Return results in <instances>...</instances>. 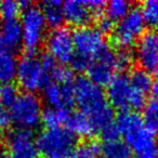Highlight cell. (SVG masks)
Segmentation results:
<instances>
[{"label": "cell", "mask_w": 158, "mask_h": 158, "mask_svg": "<svg viewBox=\"0 0 158 158\" xmlns=\"http://www.w3.org/2000/svg\"><path fill=\"white\" fill-rule=\"evenodd\" d=\"M75 103L80 112L90 118L98 133L114 123V113L102 87L92 82L88 77H78L73 85Z\"/></svg>", "instance_id": "1"}, {"label": "cell", "mask_w": 158, "mask_h": 158, "mask_svg": "<svg viewBox=\"0 0 158 158\" xmlns=\"http://www.w3.org/2000/svg\"><path fill=\"white\" fill-rule=\"evenodd\" d=\"M38 153L42 158H68L77 147V136L67 128H50L36 139Z\"/></svg>", "instance_id": "2"}, {"label": "cell", "mask_w": 158, "mask_h": 158, "mask_svg": "<svg viewBox=\"0 0 158 158\" xmlns=\"http://www.w3.org/2000/svg\"><path fill=\"white\" fill-rule=\"evenodd\" d=\"M106 99L110 105L121 112L139 110L145 105L146 94L135 89L130 82L129 76L125 74L116 75L107 85Z\"/></svg>", "instance_id": "3"}, {"label": "cell", "mask_w": 158, "mask_h": 158, "mask_svg": "<svg viewBox=\"0 0 158 158\" xmlns=\"http://www.w3.org/2000/svg\"><path fill=\"white\" fill-rule=\"evenodd\" d=\"M41 102L35 93H21L9 107L10 120L22 130L31 131L37 128L41 123Z\"/></svg>", "instance_id": "4"}, {"label": "cell", "mask_w": 158, "mask_h": 158, "mask_svg": "<svg viewBox=\"0 0 158 158\" xmlns=\"http://www.w3.org/2000/svg\"><path fill=\"white\" fill-rule=\"evenodd\" d=\"M15 79L19 86L24 89L25 92L29 93L44 89L51 80L50 76L42 67L40 57L35 55V53H26L18 62Z\"/></svg>", "instance_id": "5"}, {"label": "cell", "mask_w": 158, "mask_h": 158, "mask_svg": "<svg viewBox=\"0 0 158 158\" xmlns=\"http://www.w3.org/2000/svg\"><path fill=\"white\" fill-rule=\"evenodd\" d=\"M146 23L141 9L133 8L112 31V42L119 50H129L145 31Z\"/></svg>", "instance_id": "6"}, {"label": "cell", "mask_w": 158, "mask_h": 158, "mask_svg": "<svg viewBox=\"0 0 158 158\" xmlns=\"http://www.w3.org/2000/svg\"><path fill=\"white\" fill-rule=\"evenodd\" d=\"M22 28V42L28 53H34L42 44L46 36L47 23L41 9L29 6L22 14L20 22Z\"/></svg>", "instance_id": "7"}, {"label": "cell", "mask_w": 158, "mask_h": 158, "mask_svg": "<svg viewBox=\"0 0 158 158\" xmlns=\"http://www.w3.org/2000/svg\"><path fill=\"white\" fill-rule=\"evenodd\" d=\"M135 59L141 69L158 77V29H148L139 38Z\"/></svg>", "instance_id": "8"}, {"label": "cell", "mask_w": 158, "mask_h": 158, "mask_svg": "<svg viewBox=\"0 0 158 158\" xmlns=\"http://www.w3.org/2000/svg\"><path fill=\"white\" fill-rule=\"evenodd\" d=\"M46 49L56 62L69 63L75 54L73 31L65 26L53 28L46 38Z\"/></svg>", "instance_id": "9"}, {"label": "cell", "mask_w": 158, "mask_h": 158, "mask_svg": "<svg viewBox=\"0 0 158 158\" xmlns=\"http://www.w3.org/2000/svg\"><path fill=\"white\" fill-rule=\"evenodd\" d=\"M73 38L77 53L88 56L91 60L107 48L104 35L97 27L89 25L77 27L73 31Z\"/></svg>", "instance_id": "10"}, {"label": "cell", "mask_w": 158, "mask_h": 158, "mask_svg": "<svg viewBox=\"0 0 158 158\" xmlns=\"http://www.w3.org/2000/svg\"><path fill=\"white\" fill-rule=\"evenodd\" d=\"M117 57L116 53L110 48H105L95 57H93L89 65L88 78L95 85L102 87L108 85L113 78L116 76Z\"/></svg>", "instance_id": "11"}, {"label": "cell", "mask_w": 158, "mask_h": 158, "mask_svg": "<svg viewBox=\"0 0 158 158\" xmlns=\"http://www.w3.org/2000/svg\"><path fill=\"white\" fill-rule=\"evenodd\" d=\"M8 155L10 158H39L37 144L31 131L16 129L7 136Z\"/></svg>", "instance_id": "12"}, {"label": "cell", "mask_w": 158, "mask_h": 158, "mask_svg": "<svg viewBox=\"0 0 158 158\" xmlns=\"http://www.w3.org/2000/svg\"><path fill=\"white\" fill-rule=\"evenodd\" d=\"M44 100L49 107L69 110L75 104L73 85L50 82L44 89Z\"/></svg>", "instance_id": "13"}, {"label": "cell", "mask_w": 158, "mask_h": 158, "mask_svg": "<svg viewBox=\"0 0 158 158\" xmlns=\"http://www.w3.org/2000/svg\"><path fill=\"white\" fill-rule=\"evenodd\" d=\"M64 20L77 27L87 26L94 18V13L89 7L88 1L68 0L63 3Z\"/></svg>", "instance_id": "14"}, {"label": "cell", "mask_w": 158, "mask_h": 158, "mask_svg": "<svg viewBox=\"0 0 158 158\" xmlns=\"http://www.w3.org/2000/svg\"><path fill=\"white\" fill-rule=\"evenodd\" d=\"M22 44L20 22L18 20L2 21L0 24V52L14 53Z\"/></svg>", "instance_id": "15"}, {"label": "cell", "mask_w": 158, "mask_h": 158, "mask_svg": "<svg viewBox=\"0 0 158 158\" xmlns=\"http://www.w3.org/2000/svg\"><path fill=\"white\" fill-rule=\"evenodd\" d=\"M135 158H158V148L153 134L143 129L127 142Z\"/></svg>", "instance_id": "16"}, {"label": "cell", "mask_w": 158, "mask_h": 158, "mask_svg": "<svg viewBox=\"0 0 158 158\" xmlns=\"http://www.w3.org/2000/svg\"><path fill=\"white\" fill-rule=\"evenodd\" d=\"M119 134L125 138V141L128 142L130 139L133 138L135 134L145 129L142 117L134 110H123L118 115L115 121Z\"/></svg>", "instance_id": "17"}, {"label": "cell", "mask_w": 158, "mask_h": 158, "mask_svg": "<svg viewBox=\"0 0 158 158\" xmlns=\"http://www.w3.org/2000/svg\"><path fill=\"white\" fill-rule=\"evenodd\" d=\"M67 126L68 129L76 136L78 135L82 136V138H91L98 133V130L95 129L90 118L80 110L69 115Z\"/></svg>", "instance_id": "18"}, {"label": "cell", "mask_w": 158, "mask_h": 158, "mask_svg": "<svg viewBox=\"0 0 158 158\" xmlns=\"http://www.w3.org/2000/svg\"><path fill=\"white\" fill-rule=\"evenodd\" d=\"M41 12L46 20L47 25L52 28L61 27L64 21L63 3L59 0H47L42 2Z\"/></svg>", "instance_id": "19"}, {"label": "cell", "mask_w": 158, "mask_h": 158, "mask_svg": "<svg viewBox=\"0 0 158 158\" xmlns=\"http://www.w3.org/2000/svg\"><path fill=\"white\" fill-rule=\"evenodd\" d=\"M18 60L13 53L0 52V84L10 85L16 78Z\"/></svg>", "instance_id": "20"}, {"label": "cell", "mask_w": 158, "mask_h": 158, "mask_svg": "<svg viewBox=\"0 0 158 158\" xmlns=\"http://www.w3.org/2000/svg\"><path fill=\"white\" fill-rule=\"evenodd\" d=\"M142 120L147 131L158 134V95H151L145 103Z\"/></svg>", "instance_id": "21"}, {"label": "cell", "mask_w": 158, "mask_h": 158, "mask_svg": "<svg viewBox=\"0 0 158 158\" xmlns=\"http://www.w3.org/2000/svg\"><path fill=\"white\" fill-rule=\"evenodd\" d=\"M69 115V112L66 110L47 107L44 110H42L41 123L48 129H50V128H61L63 125L67 123Z\"/></svg>", "instance_id": "22"}, {"label": "cell", "mask_w": 158, "mask_h": 158, "mask_svg": "<svg viewBox=\"0 0 158 158\" xmlns=\"http://www.w3.org/2000/svg\"><path fill=\"white\" fill-rule=\"evenodd\" d=\"M101 151L104 153V158H130L132 153L127 142L119 138L104 142Z\"/></svg>", "instance_id": "23"}, {"label": "cell", "mask_w": 158, "mask_h": 158, "mask_svg": "<svg viewBox=\"0 0 158 158\" xmlns=\"http://www.w3.org/2000/svg\"><path fill=\"white\" fill-rule=\"evenodd\" d=\"M130 6L129 1L126 0H112L105 6V16L114 23L116 21H121L131 10Z\"/></svg>", "instance_id": "24"}, {"label": "cell", "mask_w": 158, "mask_h": 158, "mask_svg": "<svg viewBox=\"0 0 158 158\" xmlns=\"http://www.w3.org/2000/svg\"><path fill=\"white\" fill-rule=\"evenodd\" d=\"M130 82L135 89L140 90L143 93H148L152 89L154 81L152 77L147 73H145L142 69H135L130 74L129 76Z\"/></svg>", "instance_id": "25"}, {"label": "cell", "mask_w": 158, "mask_h": 158, "mask_svg": "<svg viewBox=\"0 0 158 158\" xmlns=\"http://www.w3.org/2000/svg\"><path fill=\"white\" fill-rule=\"evenodd\" d=\"M101 152V146L97 142H88L75 148L68 158H97Z\"/></svg>", "instance_id": "26"}, {"label": "cell", "mask_w": 158, "mask_h": 158, "mask_svg": "<svg viewBox=\"0 0 158 158\" xmlns=\"http://www.w3.org/2000/svg\"><path fill=\"white\" fill-rule=\"evenodd\" d=\"M142 14L145 23L153 27L158 26V0H147L142 6Z\"/></svg>", "instance_id": "27"}, {"label": "cell", "mask_w": 158, "mask_h": 158, "mask_svg": "<svg viewBox=\"0 0 158 158\" xmlns=\"http://www.w3.org/2000/svg\"><path fill=\"white\" fill-rule=\"evenodd\" d=\"M22 10L20 2L13 0H5L0 2V16L3 21L16 20V16Z\"/></svg>", "instance_id": "28"}, {"label": "cell", "mask_w": 158, "mask_h": 158, "mask_svg": "<svg viewBox=\"0 0 158 158\" xmlns=\"http://www.w3.org/2000/svg\"><path fill=\"white\" fill-rule=\"evenodd\" d=\"M50 79H53L54 80L53 82H57V84H63V85L72 84L73 72L69 68L57 65L55 67V69L51 73Z\"/></svg>", "instance_id": "29"}, {"label": "cell", "mask_w": 158, "mask_h": 158, "mask_svg": "<svg viewBox=\"0 0 158 158\" xmlns=\"http://www.w3.org/2000/svg\"><path fill=\"white\" fill-rule=\"evenodd\" d=\"M19 94L20 93L18 92V89L11 84L5 85L0 88V99H1V102L5 105V107L9 108L14 103Z\"/></svg>", "instance_id": "30"}, {"label": "cell", "mask_w": 158, "mask_h": 158, "mask_svg": "<svg viewBox=\"0 0 158 158\" xmlns=\"http://www.w3.org/2000/svg\"><path fill=\"white\" fill-rule=\"evenodd\" d=\"M92 60L89 59L88 56H85L82 54L75 52V54L73 55L72 60H70V65L74 70H78V72H82V70H87L90 65Z\"/></svg>", "instance_id": "31"}, {"label": "cell", "mask_w": 158, "mask_h": 158, "mask_svg": "<svg viewBox=\"0 0 158 158\" xmlns=\"http://www.w3.org/2000/svg\"><path fill=\"white\" fill-rule=\"evenodd\" d=\"M116 57L118 70L128 69L133 63V54L129 50H120L118 53H116Z\"/></svg>", "instance_id": "32"}, {"label": "cell", "mask_w": 158, "mask_h": 158, "mask_svg": "<svg viewBox=\"0 0 158 158\" xmlns=\"http://www.w3.org/2000/svg\"><path fill=\"white\" fill-rule=\"evenodd\" d=\"M101 134H102V136H103L105 142L106 141H112V140H115V139H118V136H119L118 129H117L115 123H110V125H108L107 127L104 128V129L101 131Z\"/></svg>", "instance_id": "33"}, {"label": "cell", "mask_w": 158, "mask_h": 158, "mask_svg": "<svg viewBox=\"0 0 158 158\" xmlns=\"http://www.w3.org/2000/svg\"><path fill=\"white\" fill-rule=\"evenodd\" d=\"M98 29L101 31L102 34H106V33H110L114 29V22L110 20L107 16L103 15L99 19V23H98Z\"/></svg>", "instance_id": "34"}, {"label": "cell", "mask_w": 158, "mask_h": 158, "mask_svg": "<svg viewBox=\"0 0 158 158\" xmlns=\"http://www.w3.org/2000/svg\"><path fill=\"white\" fill-rule=\"evenodd\" d=\"M9 121H10L9 113L7 112L5 105L2 104L1 99H0V133L6 130V128L9 125Z\"/></svg>", "instance_id": "35"}, {"label": "cell", "mask_w": 158, "mask_h": 158, "mask_svg": "<svg viewBox=\"0 0 158 158\" xmlns=\"http://www.w3.org/2000/svg\"><path fill=\"white\" fill-rule=\"evenodd\" d=\"M0 158H10L9 155H8V152H6L1 147H0Z\"/></svg>", "instance_id": "36"}, {"label": "cell", "mask_w": 158, "mask_h": 158, "mask_svg": "<svg viewBox=\"0 0 158 158\" xmlns=\"http://www.w3.org/2000/svg\"><path fill=\"white\" fill-rule=\"evenodd\" d=\"M156 145H157V148H158V138H157V140H156Z\"/></svg>", "instance_id": "37"}, {"label": "cell", "mask_w": 158, "mask_h": 158, "mask_svg": "<svg viewBox=\"0 0 158 158\" xmlns=\"http://www.w3.org/2000/svg\"><path fill=\"white\" fill-rule=\"evenodd\" d=\"M103 158H104V157H103Z\"/></svg>", "instance_id": "38"}]
</instances>
